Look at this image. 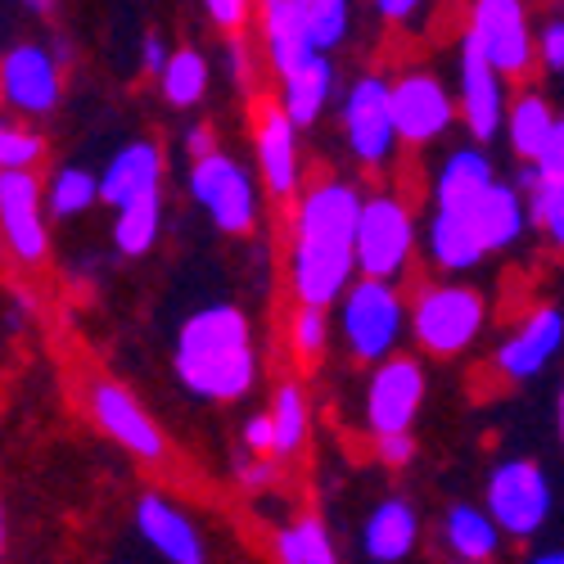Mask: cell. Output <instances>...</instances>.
<instances>
[{
	"label": "cell",
	"mask_w": 564,
	"mask_h": 564,
	"mask_svg": "<svg viewBox=\"0 0 564 564\" xmlns=\"http://www.w3.org/2000/svg\"><path fill=\"white\" fill-rule=\"evenodd\" d=\"M357 217H361V195L352 181L325 176L303 191L294 208V249H290V285L299 303L330 307L344 299L357 271Z\"/></svg>",
	"instance_id": "1"
},
{
	"label": "cell",
	"mask_w": 564,
	"mask_h": 564,
	"mask_svg": "<svg viewBox=\"0 0 564 564\" xmlns=\"http://www.w3.org/2000/svg\"><path fill=\"white\" fill-rule=\"evenodd\" d=\"M176 380L204 402H240L258 384V348L249 316L230 303H208L185 316L176 335Z\"/></svg>",
	"instance_id": "2"
},
{
	"label": "cell",
	"mask_w": 564,
	"mask_h": 564,
	"mask_svg": "<svg viewBox=\"0 0 564 564\" xmlns=\"http://www.w3.org/2000/svg\"><path fill=\"white\" fill-rule=\"evenodd\" d=\"M488 303L475 285H430L411 307V335L430 357H460L479 339Z\"/></svg>",
	"instance_id": "3"
},
{
	"label": "cell",
	"mask_w": 564,
	"mask_h": 564,
	"mask_svg": "<svg viewBox=\"0 0 564 564\" xmlns=\"http://www.w3.org/2000/svg\"><path fill=\"white\" fill-rule=\"evenodd\" d=\"M406 330V307L393 290V280L361 275L344 290V344L357 361H384L393 357Z\"/></svg>",
	"instance_id": "4"
},
{
	"label": "cell",
	"mask_w": 564,
	"mask_h": 564,
	"mask_svg": "<svg viewBox=\"0 0 564 564\" xmlns=\"http://www.w3.org/2000/svg\"><path fill=\"white\" fill-rule=\"evenodd\" d=\"M415 253V221L398 195H370L361 199L357 217V271L398 280Z\"/></svg>",
	"instance_id": "5"
},
{
	"label": "cell",
	"mask_w": 564,
	"mask_h": 564,
	"mask_svg": "<svg viewBox=\"0 0 564 564\" xmlns=\"http://www.w3.org/2000/svg\"><path fill=\"white\" fill-rule=\"evenodd\" d=\"M185 191L191 199L217 221V230L226 235H249L258 221V195L249 172L235 163L230 154H199L191 163V176H185Z\"/></svg>",
	"instance_id": "6"
},
{
	"label": "cell",
	"mask_w": 564,
	"mask_h": 564,
	"mask_svg": "<svg viewBox=\"0 0 564 564\" xmlns=\"http://www.w3.org/2000/svg\"><path fill=\"white\" fill-rule=\"evenodd\" d=\"M488 514L506 538H538L551 514V488L533 460H501L488 479Z\"/></svg>",
	"instance_id": "7"
},
{
	"label": "cell",
	"mask_w": 564,
	"mask_h": 564,
	"mask_svg": "<svg viewBox=\"0 0 564 564\" xmlns=\"http://www.w3.org/2000/svg\"><path fill=\"white\" fill-rule=\"evenodd\" d=\"M344 135L357 163L384 167L398 145V122H393V82L384 77H361L352 82L344 100Z\"/></svg>",
	"instance_id": "8"
},
{
	"label": "cell",
	"mask_w": 564,
	"mask_h": 564,
	"mask_svg": "<svg viewBox=\"0 0 564 564\" xmlns=\"http://www.w3.org/2000/svg\"><path fill=\"white\" fill-rule=\"evenodd\" d=\"M0 240L6 249L36 267L51 253V235H45V191L32 167L0 172Z\"/></svg>",
	"instance_id": "9"
},
{
	"label": "cell",
	"mask_w": 564,
	"mask_h": 564,
	"mask_svg": "<svg viewBox=\"0 0 564 564\" xmlns=\"http://www.w3.org/2000/svg\"><path fill=\"white\" fill-rule=\"evenodd\" d=\"M64 73L51 51L41 45H14L0 55V100L23 118H45L59 109Z\"/></svg>",
	"instance_id": "10"
},
{
	"label": "cell",
	"mask_w": 564,
	"mask_h": 564,
	"mask_svg": "<svg viewBox=\"0 0 564 564\" xmlns=\"http://www.w3.org/2000/svg\"><path fill=\"white\" fill-rule=\"evenodd\" d=\"M469 32L484 45V55L497 64L501 77H524L533 68V28L520 0H475Z\"/></svg>",
	"instance_id": "11"
},
{
	"label": "cell",
	"mask_w": 564,
	"mask_h": 564,
	"mask_svg": "<svg viewBox=\"0 0 564 564\" xmlns=\"http://www.w3.org/2000/svg\"><path fill=\"white\" fill-rule=\"evenodd\" d=\"M425 402V370L411 357H384L366 389V425L370 434L411 430Z\"/></svg>",
	"instance_id": "12"
},
{
	"label": "cell",
	"mask_w": 564,
	"mask_h": 564,
	"mask_svg": "<svg viewBox=\"0 0 564 564\" xmlns=\"http://www.w3.org/2000/svg\"><path fill=\"white\" fill-rule=\"evenodd\" d=\"M90 415H96V425L122 447L131 452L135 460H145V465H159L167 456V438L159 434V425L150 420V411L140 406L122 384H90Z\"/></svg>",
	"instance_id": "13"
},
{
	"label": "cell",
	"mask_w": 564,
	"mask_h": 564,
	"mask_svg": "<svg viewBox=\"0 0 564 564\" xmlns=\"http://www.w3.org/2000/svg\"><path fill=\"white\" fill-rule=\"evenodd\" d=\"M460 118H465L469 135H475L479 145L497 140V131L506 127L501 73H497V64L484 55V45L475 41V32L460 36Z\"/></svg>",
	"instance_id": "14"
},
{
	"label": "cell",
	"mask_w": 564,
	"mask_h": 564,
	"mask_svg": "<svg viewBox=\"0 0 564 564\" xmlns=\"http://www.w3.org/2000/svg\"><path fill=\"white\" fill-rule=\"evenodd\" d=\"M452 118L456 105L434 73L411 68L393 82V122H398V140H406V145H430L452 127Z\"/></svg>",
	"instance_id": "15"
},
{
	"label": "cell",
	"mask_w": 564,
	"mask_h": 564,
	"mask_svg": "<svg viewBox=\"0 0 564 564\" xmlns=\"http://www.w3.org/2000/svg\"><path fill=\"white\" fill-rule=\"evenodd\" d=\"M253 150H258V172L275 199L299 195V122L280 109L262 105L253 118Z\"/></svg>",
	"instance_id": "16"
},
{
	"label": "cell",
	"mask_w": 564,
	"mask_h": 564,
	"mask_svg": "<svg viewBox=\"0 0 564 564\" xmlns=\"http://www.w3.org/2000/svg\"><path fill=\"white\" fill-rule=\"evenodd\" d=\"M560 348H564V312L538 307L520 321V330H510L506 344L497 348V370L506 380H533V375H542L555 361Z\"/></svg>",
	"instance_id": "17"
},
{
	"label": "cell",
	"mask_w": 564,
	"mask_h": 564,
	"mask_svg": "<svg viewBox=\"0 0 564 564\" xmlns=\"http://www.w3.org/2000/svg\"><path fill=\"white\" fill-rule=\"evenodd\" d=\"M135 529L145 538L163 560L172 564H204L208 560V546H204V533L185 520L181 506H172L167 497L159 492H145L135 506Z\"/></svg>",
	"instance_id": "18"
},
{
	"label": "cell",
	"mask_w": 564,
	"mask_h": 564,
	"mask_svg": "<svg viewBox=\"0 0 564 564\" xmlns=\"http://www.w3.org/2000/svg\"><path fill=\"white\" fill-rule=\"evenodd\" d=\"M163 191V154L159 145H150V140H131V145H122L109 167L100 172V204L109 208H122L140 195H154Z\"/></svg>",
	"instance_id": "19"
},
{
	"label": "cell",
	"mask_w": 564,
	"mask_h": 564,
	"mask_svg": "<svg viewBox=\"0 0 564 564\" xmlns=\"http://www.w3.org/2000/svg\"><path fill=\"white\" fill-rule=\"evenodd\" d=\"M262 36H267V59L280 77L307 64L312 55H321L312 41V28H307L303 0H262Z\"/></svg>",
	"instance_id": "20"
},
{
	"label": "cell",
	"mask_w": 564,
	"mask_h": 564,
	"mask_svg": "<svg viewBox=\"0 0 564 564\" xmlns=\"http://www.w3.org/2000/svg\"><path fill=\"white\" fill-rule=\"evenodd\" d=\"M430 258L438 271H469L488 258L479 245V230H475V204H434Z\"/></svg>",
	"instance_id": "21"
},
{
	"label": "cell",
	"mask_w": 564,
	"mask_h": 564,
	"mask_svg": "<svg viewBox=\"0 0 564 564\" xmlns=\"http://www.w3.org/2000/svg\"><path fill=\"white\" fill-rule=\"evenodd\" d=\"M415 542H420V520H415L411 501H402V497L380 501V506L370 510L366 529H361V551L370 560H380V564L406 560L415 551Z\"/></svg>",
	"instance_id": "22"
},
{
	"label": "cell",
	"mask_w": 564,
	"mask_h": 564,
	"mask_svg": "<svg viewBox=\"0 0 564 564\" xmlns=\"http://www.w3.org/2000/svg\"><path fill=\"white\" fill-rule=\"evenodd\" d=\"M529 226V204L520 199V191L492 181L488 191L475 199V230H479V245L484 253H501L524 235Z\"/></svg>",
	"instance_id": "23"
},
{
	"label": "cell",
	"mask_w": 564,
	"mask_h": 564,
	"mask_svg": "<svg viewBox=\"0 0 564 564\" xmlns=\"http://www.w3.org/2000/svg\"><path fill=\"white\" fill-rule=\"evenodd\" d=\"M335 90V68L325 55H312L307 64H299L294 73L280 77V109H285L299 127H312L321 118V109L330 105Z\"/></svg>",
	"instance_id": "24"
},
{
	"label": "cell",
	"mask_w": 564,
	"mask_h": 564,
	"mask_svg": "<svg viewBox=\"0 0 564 564\" xmlns=\"http://www.w3.org/2000/svg\"><path fill=\"white\" fill-rule=\"evenodd\" d=\"M443 546L456 560H492L501 546V524L488 514V506L479 510L469 501H456L443 520Z\"/></svg>",
	"instance_id": "25"
},
{
	"label": "cell",
	"mask_w": 564,
	"mask_h": 564,
	"mask_svg": "<svg viewBox=\"0 0 564 564\" xmlns=\"http://www.w3.org/2000/svg\"><path fill=\"white\" fill-rule=\"evenodd\" d=\"M492 181V159L484 150H456L438 172L434 204H475Z\"/></svg>",
	"instance_id": "26"
},
{
	"label": "cell",
	"mask_w": 564,
	"mask_h": 564,
	"mask_svg": "<svg viewBox=\"0 0 564 564\" xmlns=\"http://www.w3.org/2000/svg\"><path fill=\"white\" fill-rule=\"evenodd\" d=\"M113 245L118 253L127 258H140V253H150L154 240H159V226H163V191L154 195H140L122 208H113Z\"/></svg>",
	"instance_id": "27"
},
{
	"label": "cell",
	"mask_w": 564,
	"mask_h": 564,
	"mask_svg": "<svg viewBox=\"0 0 564 564\" xmlns=\"http://www.w3.org/2000/svg\"><path fill=\"white\" fill-rule=\"evenodd\" d=\"M271 551L285 564H335L339 560V551L330 542V529H325L316 514H299V520H290L271 538Z\"/></svg>",
	"instance_id": "28"
},
{
	"label": "cell",
	"mask_w": 564,
	"mask_h": 564,
	"mask_svg": "<svg viewBox=\"0 0 564 564\" xmlns=\"http://www.w3.org/2000/svg\"><path fill=\"white\" fill-rule=\"evenodd\" d=\"M551 131H555V118H551V109H546L542 96H520V100L506 109V135H510L514 159H529L533 163L542 154V145L551 140Z\"/></svg>",
	"instance_id": "29"
},
{
	"label": "cell",
	"mask_w": 564,
	"mask_h": 564,
	"mask_svg": "<svg viewBox=\"0 0 564 564\" xmlns=\"http://www.w3.org/2000/svg\"><path fill=\"white\" fill-rule=\"evenodd\" d=\"M159 86H163V100L176 105V109H195L208 90V59L199 51H172L163 73H159Z\"/></svg>",
	"instance_id": "30"
},
{
	"label": "cell",
	"mask_w": 564,
	"mask_h": 564,
	"mask_svg": "<svg viewBox=\"0 0 564 564\" xmlns=\"http://www.w3.org/2000/svg\"><path fill=\"white\" fill-rule=\"evenodd\" d=\"M520 185H524V195H529V221L564 253V181L538 176V172L529 167V172L520 176Z\"/></svg>",
	"instance_id": "31"
},
{
	"label": "cell",
	"mask_w": 564,
	"mask_h": 564,
	"mask_svg": "<svg viewBox=\"0 0 564 564\" xmlns=\"http://www.w3.org/2000/svg\"><path fill=\"white\" fill-rule=\"evenodd\" d=\"M271 425H275V456L285 460L294 452H303L307 430H312V411L299 384H280L275 402H271Z\"/></svg>",
	"instance_id": "32"
},
{
	"label": "cell",
	"mask_w": 564,
	"mask_h": 564,
	"mask_svg": "<svg viewBox=\"0 0 564 564\" xmlns=\"http://www.w3.org/2000/svg\"><path fill=\"white\" fill-rule=\"evenodd\" d=\"M96 199H100V176H90L82 167H59L51 191H45V208H51L55 217H77Z\"/></svg>",
	"instance_id": "33"
},
{
	"label": "cell",
	"mask_w": 564,
	"mask_h": 564,
	"mask_svg": "<svg viewBox=\"0 0 564 564\" xmlns=\"http://www.w3.org/2000/svg\"><path fill=\"white\" fill-rule=\"evenodd\" d=\"M307 28L321 55H330L335 45H344L348 28H352V6L348 0H312L307 6Z\"/></svg>",
	"instance_id": "34"
},
{
	"label": "cell",
	"mask_w": 564,
	"mask_h": 564,
	"mask_svg": "<svg viewBox=\"0 0 564 564\" xmlns=\"http://www.w3.org/2000/svg\"><path fill=\"white\" fill-rule=\"evenodd\" d=\"M41 154H45V140L36 131H28L23 122H6V118H0V172L36 167Z\"/></svg>",
	"instance_id": "35"
},
{
	"label": "cell",
	"mask_w": 564,
	"mask_h": 564,
	"mask_svg": "<svg viewBox=\"0 0 564 564\" xmlns=\"http://www.w3.org/2000/svg\"><path fill=\"white\" fill-rule=\"evenodd\" d=\"M290 344L299 352V361H321L325 344H330V325H325V307L299 303L294 321H290Z\"/></svg>",
	"instance_id": "36"
},
{
	"label": "cell",
	"mask_w": 564,
	"mask_h": 564,
	"mask_svg": "<svg viewBox=\"0 0 564 564\" xmlns=\"http://www.w3.org/2000/svg\"><path fill=\"white\" fill-rule=\"evenodd\" d=\"M375 456H380L384 465H393V469H402V465H411V460H415V438H411L406 430L375 434Z\"/></svg>",
	"instance_id": "37"
},
{
	"label": "cell",
	"mask_w": 564,
	"mask_h": 564,
	"mask_svg": "<svg viewBox=\"0 0 564 564\" xmlns=\"http://www.w3.org/2000/svg\"><path fill=\"white\" fill-rule=\"evenodd\" d=\"M533 172L538 176H551V181H564V118H555V131L542 145V154L533 159Z\"/></svg>",
	"instance_id": "38"
},
{
	"label": "cell",
	"mask_w": 564,
	"mask_h": 564,
	"mask_svg": "<svg viewBox=\"0 0 564 564\" xmlns=\"http://www.w3.org/2000/svg\"><path fill=\"white\" fill-rule=\"evenodd\" d=\"M245 447L258 456H275V425H271V411H258L245 420Z\"/></svg>",
	"instance_id": "39"
},
{
	"label": "cell",
	"mask_w": 564,
	"mask_h": 564,
	"mask_svg": "<svg viewBox=\"0 0 564 564\" xmlns=\"http://www.w3.org/2000/svg\"><path fill=\"white\" fill-rule=\"evenodd\" d=\"M538 55L551 73H564V19H551L542 32H538Z\"/></svg>",
	"instance_id": "40"
},
{
	"label": "cell",
	"mask_w": 564,
	"mask_h": 564,
	"mask_svg": "<svg viewBox=\"0 0 564 564\" xmlns=\"http://www.w3.org/2000/svg\"><path fill=\"white\" fill-rule=\"evenodd\" d=\"M204 10L221 32H240L249 19V0H204Z\"/></svg>",
	"instance_id": "41"
},
{
	"label": "cell",
	"mask_w": 564,
	"mask_h": 564,
	"mask_svg": "<svg viewBox=\"0 0 564 564\" xmlns=\"http://www.w3.org/2000/svg\"><path fill=\"white\" fill-rule=\"evenodd\" d=\"M240 484H245L249 492H258V488H271V484H275V460L253 452V460H245V465H240Z\"/></svg>",
	"instance_id": "42"
},
{
	"label": "cell",
	"mask_w": 564,
	"mask_h": 564,
	"mask_svg": "<svg viewBox=\"0 0 564 564\" xmlns=\"http://www.w3.org/2000/svg\"><path fill=\"white\" fill-rule=\"evenodd\" d=\"M140 64H145V73H163V64H167V45H163V36H145V45H140Z\"/></svg>",
	"instance_id": "43"
},
{
	"label": "cell",
	"mask_w": 564,
	"mask_h": 564,
	"mask_svg": "<svg viewBox=\"0 0 564 564\" xmlns=\"http://www.w3.org/2000/svg\"><path fill=\"white\" fill-rule=\"evenodd\" d=\"M185 150H191V159L213 154V150H217V135H213V127H191V135H185Z\"/></svg>",
	"instance_id": "44"
},
{
	"label": "cell",
	"mask_w": 564,
	"mask_h": 564,
	"mask_svg": "<svg viewBox=\"0 0 564 564\" xmlns=\"http://www.w3.org/2000/svg\"><path fill=\"white\" fill-rule=\"evenodd\" d=\"M375 10H380L384 19H393V23H402L420 10V0H375Z\"/></svg>",
	"instance_id": "45"
},
{
	"label": "cell",
	"mask_w": 564,
	"mask_h": 564,
	"mask_svg": "<svg viewBox=\"0 0 564 564\" xmlns=\"http://www.w3.org/2000/svg\"><path fill=\"white\" fill-rule=\"evenodd\" d=\"M538 560H542V564H564V551H542Z\"/></svg>",
	"instance_id": "46"
},
{
	"label": "cell",
	"mask_w": 564,
	"mask_h": 564,
	"mask_svg": "<svg viewBox=\"0 0 564 564\" xmlns=\"http://www.w3.org/2000/svg\"><path fill=\"white\" fill-rule=\"evenodd\" d=\"M0 555H6V506H0Z\"/></svg>",
	"instance_id": "47"
},
{
	"label": "cell",
	"mask_w": 564,
	"mask_h": 564,
	"mask_svg": "<svg viewBox=\"0 0 564 564\" xmlns=\"http://www.w3.org/2000/svg\"><path fill=\"white\" fill-rule=\"evenodd\" d=\"M28 6H32V10H41V14H45V10H51V6H55V0H28Z\"/></svg>",
	"instance_id": "48"
},
{
	"label": "cell",
	"mask_w": 564,
	"mask_h": 564,
	"mask_svg": "<svg viewBox=\"0 0 564 564\" xmlns=\"http://www.w3.org/2000/svg\"><path fill=\"white\" fill-rule=\"evenodd\" d=\"M560 443H564V393H560Z\"/></svg>",
	"instance_id": "49"
},
{
	"label": "cell",
	"mask_w": 564,
	"mask_h": 564,
	"mask_svg": "<svg viewBox=\"0 0 564 564\" xmlns=\"http://www.w3.org/2000/svg\"><path fill=\"white\" fill-rule=\"evenodd\" d=\"M303 6H312V0H303Z\"/></svg>",
	"instance_id": "50"
}]
</instances>
